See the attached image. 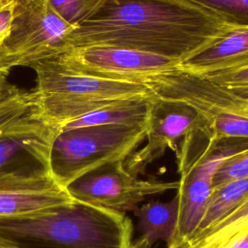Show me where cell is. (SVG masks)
Segmentation results:
<instances>
[{"instance_id":"1","label":"cell","mask_w":248,"mask_h":248,"mask_svg":"<svg viewBox=\"0 0 248 248\" xmlns=\"http://www.w3.org/2000/svg\"><path fill=\"white\" fill-rule=\"evenodd\" d=\"M234 28L215 13L188 0H105L71 32L66 49L114 46L181 63Z\"/></svg>"},{"instance_id":"2","label":"cell","mask_w":248,"mask_h":248,"mask_svg":"<svg viewBox=\"0 0 248 248\" xmlns=\"http://www.w3.org/2000/svg\"><path fill=\"white\" fill-rule=\"evenodd\" d=\"M132 220L124 212L71 201L0 218V237L16 248H131Z\"/></svg>"},{"instance_id":"3","label":"cell","mask_w":248,"mask_h":248,"mask_svg":"<svg viewBox=\"0 0 248 248\" xmlns=\"http://www.w3.org/2000/svg\"><path fill=\"white\" fill-rule=\"evenodd\" d=\"M36 73L34 115L57 131L66 122L108 103L150 95L140 81L82 75L62 67L55 58L31 66Z\"/></svg>"},{"instance_id":"4","label":"cell","mask_w":248,"mask_h":248,"mask_svg":"<svg viewBox=\"0 0 248 248\" xmlns=\"http://www.w3.org/2000/svg\"><path fill=\"white\" fill-rule=\"evenodd\" d=\"M139 81L156 98L183 102L194 108L212 138L248 139V103L203 75L176 67Z\"/></svg>"},{"instance_id":"5","label":"cell","mask_w":248,"mask_h":248,"mask_svg":"<svg viewBox=\"0 0 248 248\" xmlns=\"http://www.w3.org/2000/svg\"><path fill=\"white\" fill-rule=\"evenodd\" d=\"M146 125H100L58 132L50 150L49 168L65 187L102 166L125 161L145 140Z\"/></svg>"},{"instance_id":"6","label":"cell","mask_w":248,"mask_h":248,"mask_svg":"<svg viewBox=\"0 0 248 248\" xmlns=\"http://www.w3.org/2000/svg\"><path fill=\"white\" fill-rule=\"evenodd\" d=\"M11 28L0 46V76L15 67L58 57L76 26L65 20L49 0H16Z\"/></svg>"},{"instance_id":"7","label":"cell","mask_w":248,"mask_h":248,"mask_svg":"<svg viewBox=\"0 0 248 248\" xmlns=\"http://www.w3.org/2000/svg\"><path fill=\"white\" fill-rule=\"evenodd\" d=\"M178 184V181L140 179L126 170L124 161H119L79 176L65 190L74 201L124 212L134 211L149 197L177 190Z\"/></svg>"},{"instance_id":"8","label":"cell","mask_w":248,"mask_h":248,"mask_svg":"<svg viewBox=\"0 0 248 248\" xmlns=\"http://www.w3.org/2000/svg\"><path fill=\"white\" fill-rule=\"evenodd\" d=\"M55 59L75 73L129 81L168 72L180 64L162 55L106 45L70 47Z\"/></svg>"},{"instance_id":"9","label":"cell","mask_w":248,"mask_h":248,"mask_svg":"<svg viewBox=\"0 0 248 248\" xmlns=\"http://www.w3.org/2000/svg\"><path fill=\"white\" fill-rule=\"evenodd\" d=\"M34 110L0 134V178L53 179L49 156L57 131Z\"/></svg>"},{"instance_id":"10","label":"cell","mask_w":248,"mask_h":248,"mask_svg":"<svg viewBox=\"0 0 248 248\" xmlns=\"http://www.w3.org/2000/svg\"><path fill=\"white\" fill-rule=\"evenodd\" d=\"M202 126L204 121L191 106L152 96L146 124V142L124 161L126 170L136 176L143 174L147 167L161 158L167 149L175 152L179 140Z\"/></svg>"},{"instance_id":"11","label":"cell","mask_w":248,"mask_h":248,"mask_svg":"<svg viewBox=\"0 0 248 248\" xmlns=\"http://www.w3.org/2000/svg\"><path fill=\"white\" fill-rule=\"evenodd\" d=\"M178 67L197 74L248 67V27L232 29L207 48L181 62Z\"/></svg>"},{"instance_id":"12","label":"cell","mask_w":248,"mask_h":248,"mask_svg":"<svg viewBox=\"0 0 248 248\" xmlns=\"http://www.w3.org/2000/svg\"><path fill=\"white\" fill-rule=\"evenodd\" d=\"M151 100L150 94L108 103L64 123L58 132L100 125H146Z\"/></svg>"},{"instance_id":"13","label":"cell","mask_w":248,"mask_h":248,"mask_svg":"<svg viewBox=\"0 0 248 248\" xmlns=\"http://www.w3.org/2000/svg\"><path fill=\"white\" fill-rule=\"evenodd\" d=\"M134 214L138 218L140 236L135 248H152L160 241L167 244L171 240L176 229L178 217V197L169 202L151 201L139 205Z\"/></svg>"},{"instance_id":"14","label":"cell","mask_w":248,"mask_h":248,"mask_svg":"<svg viewBox=\"0 0 248 248\" xmlns=\"http://www.w3.org/2000/svg\"><path fill=\"white\" fill-rule=\"evenodd\" d=\"M71 201L64 188L44 191L0 190V218L27 214Z\"/></svg>"},{"instance_id":"15","label":"cell","mask_w":248,"mask_h":248,"mask_svg":"<svg viewBox=\"0 0 248 248\" xmlns=\"http://www.w3.org/2000/svg\"><path fill=\"white\" fill-rule=\"evenodd\" d=\"M248 230V199L208 229L192 235L181 248H220Z\"/></svg>"},{"instance_id":"16","label":"cell","mask_w":248,"mask_h":248,"mask_svg":"<svg viewBox=\"0 0 248 248\" xmlns=\"http://www.w3.org/2000/svg\"><path fill=\"white\" fill-rule=\"evenodd\" d=\"M246 199H248V177L212 188L205 210L194 234L213 226Z\"/></svg>"},{"instance_id":"17","label":"cell","mask_w":248,"mask_h":248,"mask_svg":"<svg viewBox=\"0 0 248 248\" xmlns=\"http://www.w3.org/2000/svg\"><path fill=\"white\" fill-rule=\"evenodd\" d=\"M36 107L33 91L11 83L7 76H0V134L26 116Z\"/></svg>"},{"instance_id":"18","label":"cell","mask_w":248,"mask_h":248,"mask_svg":"<svg viewBox=\"0 0 248 248\" xmlns=\"http://www.w3.org/2000/svg\"><path fill=\"white\" fill-rule=\"evenodd\" d=\"M200 5L235 28L248 27V0H188Z\"/></svg>"},{"instance_id":"19","label":"cell","mask_w":248,"mask_h":248,"mask_svg":"<svg viewBox=\"0 0 248 248\" xmlns=\"http://www.w3.org/2000/svg\"><path fill=\"white\" fill-rule=\"evenodd\" d=\"M105 0H49L52 7L69 23L78 26L88 19Z\"/></svg>"},{"instance_id":"20","label":"cell","mask_w":248,"mask_h":248,"mask_svg":"<svg viewBox=\"0 0 248 248\" xmlns=\"http://www.w3.org/2000/svg\"><path fill=\"white\" fill-rule=\"evenodd\" d=\"M248 177V149L228 158L216 171L212 188L232 180Z\"/></svg>"},{"instance_id":"21","label":"cell","mask_w":248,"mask_h":248,"mask_svg":"<svg viewBox=\"0 0 248 248\" xmlns=\"http://www.w3.org/2000/svg\"><path fill=\"white\" fill-rule=\"evenodd\" d=\"M16 0H0V36L8 34L16 10Z\"/></svg>"},{"instance_id":"22","label":"cell","mask_w":248,"mask_h":248,"mask_svg":"<svg viewBox=\"0 0 248 248\" xmlns=\"http://www.w3.org/2000/svg\"><path fill=\"white\" fill-rule=\"evenodd\" d=\"M220 248H248V230L238 234Z\"/></svg>"},{"instance_id":"23","label":"cell","mask_w":248,"mask_h":248,"mask_svg":"<svg viewBox=\"0 0 248 248\" xmlns=\"http://www.w3.org/2000/svg\"><path fill=\"white\" fill-rule=\"evenodd\" d=\"M0 248H16L12 243L0 237Z\"/></svg>"},{"instance_id":"24","label":"cell","mask_w":248,"mask_h":248,"mask_svg":"<svg viewBox=\"0 0 248 248\" xmlns=\"http://www.w3.org/2000/svg\"><path fill=\"white\" fill-rule=\"evenodd\" d=\"M7 36V34L6 35H4V36H0V46H1V44H2V42L4 41V39H5V37Z\"/></svg>"},{"instance_id":"25","label":"cell","mask_w":248,"mask_h":248,"mask_svg":"<svg viewBox=\"0 0 248 248\" xmlns=\"http://www.w3.org/2000/svg\"><path fill=\"white\" fill-rule=\"evenodd\" d=\"M131 248H135V247H134V245H132V247H131Z\"/></svg>"}]
</instances>
